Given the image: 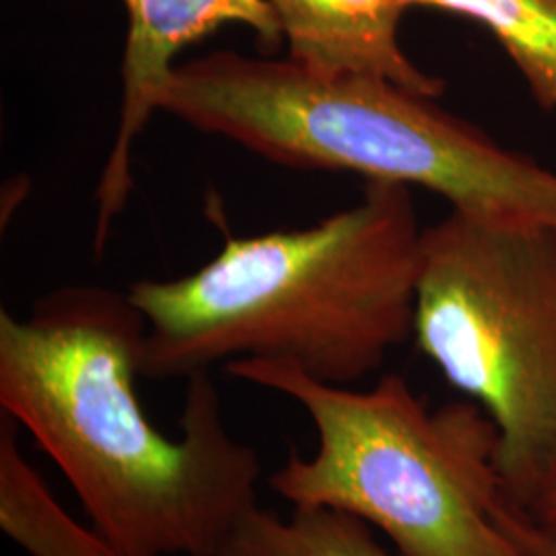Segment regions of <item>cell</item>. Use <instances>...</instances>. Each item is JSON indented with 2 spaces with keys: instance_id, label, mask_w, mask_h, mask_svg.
Listing matches in <instances>:
<instances>
[{
  "instance_id": "3",
  "label": "cell",
  "mask_w": 556,
  "mask_h": 556,
  "mask_svg": "<svg viewBox=\"0 0 556 556\" xmlns=\"http://www.w3.org/2000/svg\"><path fill=\"white\" fill-rule=\"evenodd\" d=\"M438 100L289 56L217 50L176 66L161 112L282 167L418 186L456 211L556 227V172Z\"/></svg>"
},
{
  "instance_id": "9",
  "label": "cell",
  "mask_w": 556,
  "mask_h": 556,
  "mask_svg": "<svg viewBox=\"0 0 556 556\" xmlns=\"http://www.w3.org/2000/svg\"><path fill=\"white\" fill-rule=\"evenodd\" d=\"M406 9H433L484 27L538 105L556 114V0H404Z\"/></svg>"
},
{
  "instance_id": "7",
  "label": "cell",
  "mask_w": 556,
  "mask_h": 556,
  "mask_svg": "<svg viewBox=\"0 0 556 556\" xmlns=\"http://www.w3.org/2000/svg\"><path fill=\"white\" fill-rule=\"evenodd\" d=\"M277 17L287 56L326 75L394 80L429 98L443 80L422 71L400 43L404 0H266Z\"/></svg>"
},
{
  "instance_id": "6",
  "label": "cell",
  "mask_w": 556,
  "mask_h": 556,
  "mask_svg": "<svg viewBox=\"0 0 556 556\" xmlns=\"http://www.w3.org/2000/svg\"><path fill=\"white\" fill-rule=\"evenodd\" d=\"M126 40L122 52L118 128L96 190V250L108 243L112 223L132 192V153L172 83L179 54L220 27L243 25L266 54L282 46L266 0H122Z\"/></svg>"
},
{
  "instance_id": "8",
  "label": "cell",
  "mask_w": 556,
  "mask_h": 556,
  "mask_svg": "<svg viewBox=\"0 0 556 556\" xmlns=\"http://www.w3.org/2000/svg\"><path fill=\"white\" fill-rule=\"evenodd\" d=\"M21 427L0 413V530L29 556H124L60 505L21 450Z\"/></svg>"
},
{
  "instance_id": "12",
  "label": "cell",
  "mask_w": 556,
  "mask_h": 556,
  "mask_svg": "<svg viewBox=\"0 0 556 556\" xmlns=\"http://www.w3.org/2000/svg\"><path fill=\"white\" fill-rule=\"evenodd\" d=\"M526 514L532 517V521L542 532L556 538V470L553 472V477L548 478V482L544 484V489L540 491L536 501L532 503L530 511H526Z\"/></svg>"
},
{
  "instance_id": "11",
  "label": "cell",
  "mask_w": 556,
  "mask_h": 556,
  "mask_svg": "<svg viewBox=\"0 0 556 556\" xmlns=\"http://www.w3.org/2000/svg\"><path fill=\"white\" fill-rule=\"evenodd\" d=\"M501 523L505 532L516 542L517 548L523 556H556V538L542 532L532 517L523 509H517L514 503L507 501V505L501 511Z\"/></svg>"
},
{
  "instance_id": "5",
  "label": "cell",
  "mask_w": 556,
  "mask_h": 556,
  "mask_svg": "<svg viewBox=\"0 0 556 556\" xmlns=\"http://www.w3.org/2000/svg\"><path fill=\"white\" fill-rule=\"evenodd\" d=\"M415 340L498 429V475L530 511L556 470V227L452 208L420 245Z\"/></svg>"
},
{
  "instance_id": "4",
  "label": "cell",
  "mask_w": 556,
  "mask_h": 556,
  "mask_svg": "<svg viewBox=\"0 0 556 556\" xmlns=\"http://www.w3.org/2000/svg\"><path fill=\"white\" fill-rule=\"evenodd\" d=\"M225 371L291 397L314 425L316 452L291 450L268 477L293 509L358 517L397 556H523L501 523L497 425L477 402L433 410L397 374L355 390L275 361L239 358Z\"/></svg>"
},
{
  "instance_id": "2",
  "label": "cell",
  "mask_w": 556,
  "mask_h": 556,
  "mask_svg": "<svg viewBox=\"0 0 556 556\" xmlns=\"http://www.w3.org/2000/svg\"><path fill=\"white\" fill-rule=\"evenodd\" d=\"M425 227L408 186L367 181L305 229L229 238L199 270L139 280L142 378H194L239 358L353 388L415 337Z\"/></svg>"
},
{
  "instance_id": "1",
  "label": "cell",
  "mask_w": 556,
  "mask_h": 556,
  "mask_svg": "<svg viewBox=\"0 0 556 556\" xmlns=\"http://www.w3.org/2000/svg\"><path fill=\"white\" fill-rule=\"evenodd\" d=\"M147 324L126 293L62 287L29 316L0 312V413L17 420L124 556H215L258 507L262 462L223 417L219 392L188 379L179 438L137 392Z\"/></svg>"
},
{
  "instance_id": "10",
  "label": "cell",
  "mask_w": 556,
  "mask_h": 556,
  "mask_svg": "<svg viewBox=\"0 0 556 556\" xmlns=\"http://www.w3.org/2000/svg\"><path fill=\"white\" fill-rule=\"evenodd\" d=\"M215 556H397L374 528L332 509H293L282 517L256 507L238 523Z\"/></svg>"
}]
</instances>
